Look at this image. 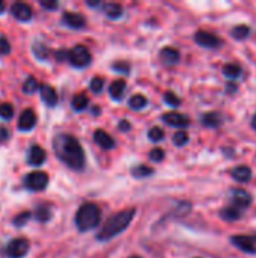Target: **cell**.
<instances>
[{"label": "cell", "instance_id": "6da1fadb", "mask_svg": "<svg viewBox=\"0 0 256 258\" xmlns=\"http://www.w3.org/2000/svg\"><path fill=\"white\" fill-rule=\"evenodd\" d=\"M53 150L59 160H62L68 168L74 171H81L84 168V151L74 136L68 133H57L53 139Z\"/></svg>", "mask_w": 256, "mask_h": 258}, {"label": "cell", "instance_id": "7a4b0ae2", "mask_svg": "<svg viewBox=\"0 0 256 258\" xmlns=\"http://www.w3.org/2000/svg\"><path fill=\"white\" fill-rule=\"evenodd\" d=\"M136 215V209H125L116 215H113L104 225L103 228L100 230V233L97 234V239L100 242H106V240H110L113 237H116L118 234H121L133 221Z\"/></svg>", "mask_w": 256, "mask_h": 258}, {"label": "cell", "instance_id": "3957f363", "mask_svg": "<svg viewBox=\"0 0 256 258\" xmlns=\"http://www.w3.org/2000/svg\"><path fill=\"white\" fill-rule=\"evenodd\" d=\"M101 221V210L94 203H86L80 206L75 213V225L80 231H89L95 228Z\"/></svg>", "mask_w": 256, "mask_h": 258}, {"label": "cell", "instance_id": "277c9868", "mask_svg": "<svg viewBox=\"0 0 256 258\" xmlns=\"http://www.w3.org/2000/svg\"><path fill=\"white\" fill-rule=\"evenodd\" d=\"M68 60L71 62V65L77 68H84L91 63L92 56H91V51L84 45H75L72 50L68 51Z\"/></svg>", "mask_w": 256, "mask_h": 258}, {"label": "cell", "instance_id": "5b68a950", "mask_svg": "<svg viewBox=\"0 0 256 258\" xmlns=\"http://www.w3.org/2000/svg\"><path fill=\"white\" fill-rule=\"evenodd\" d=\"M231 245L238 248L240 251L246 254L256 255V234L255 236H247V234H237L231 237Z\"/></svg>", "mask_w": 256, "mask_h": 258}, {"label": "cell", "instance_id": "8992f818", "mask_svg": "<svg viewBox=\"0 0 256 258\" xmlns=\"http://www.w3.org/2000/svg\"><path fill=\"white\" fill-rule=\"evenodd\" d=\"M48 184V175L42 171H35V172H30L26 175L24 178V186L29 189V190H44Z\"/></svg>", "mask_w": 256, "mask_h": 258}, {"label": "cell", "instance_id": "52a82bcc", "mask_svg": "<svg viewBox=\"0 0 256 258\" xmlns=\"http://www.w3.org/2000/svg\"><path fill=\"white\" fill-rule=\"evenodd\" d=\"M229 200H231V206L240 209L241 212L249 209L252 201H253L252 195L247 190H244V189H231Z\"/></svg>", "mask_w": 256, "mask_h": 258}, {"label": "cell", "instance_id": "ba28073f", "mask_svg": "<svg viewBox=\"0 0 256 258\" xmlns=\"http://www.w3.org/2000/svg\"><path fill=\"white\" fill-rule=\"evenodd\" d=\"M29 252V240L27 239H14L6 246V255L9 258H23Z\"/></svg>", "mask_w": 256, "mask_h": 258}, {"label": "cell", "instance_id": "9c48e42d", "mask_svg": "<svg viewBox=\"0 0 256 258\" xmlns=\"http://www.w3.org/2000/svg\"><path fill=\"white\" fill-rule=\"evenodd\" d=\"M195 41H196V44H199L201 47L213 48V50H216V48H219V47L222 45V39H220L217 35H214V33H211V32H207V30H199V32H196V33H195Z\"/></svg>", "mask_w": 256, "mask_h": 258}, {"label": "cell", "instance_id": "30bf717a", "mask_svg": "<svg viewBox=\"0 0 256 258\" xmlns=\"http://www.w3.org/2000/svg\"><path fill=\"white\" fill-rule=\"evenodd\" d=\"M163 121L172 127H187L190 124V118L180 112H167L163 115Z\"/></svg>", "mask_w": 256, "mask_h": 258}, {"label": "cell", "instance_id": "8fae6325", "mask_svg": "<svg viewBox=\"0 0 256 258\" xmlns=\"http://www.w3.org/2000/svg\"><path fill=\"white\" fill-rule=\"evenodd\" d=\"M11 14L20 21H29L32 18V8L26 3L18 2L11 6Z\"/></svg>", "mask_w": 256, "mask_h": 258}, {"label": "cell", "instance_id": "7c38bea8", "mask_svg": "<svg viewBox=\"0 0 256 258\" xmlns=\"http://www.w3.org/2000/svg\"><path fill=\"white\" fill-rule=\"evenodd\" d=\"M39 92H41V98H42V101L47 104V106H50V107H54L56 104H57V100H59V97H57V92H56V89L53 88V86H50V85H39Z\"/></svg>", "mask_w": 256, "mask_h": 258}, {"label": "cell", "instance_id": "4fadbf2b", "mask_svg": "<svg viewBox=\"0 0 256 258\" xmlns=\"http://www.w3.org/2000/svg\"><path fill=\"white\" fill-rule=\"evenodd\" d=\"M36 125V115L32 109H26L18 119V128L23 132H29Z\"/></svg>", "mask_w": 256, "mask_h": 258}, {"label": "cell", "instance_id": "5bb4252c", "mask_svg": "<svg viewBox=\"0 0 256 258\" xmlns=\"http://www.w3.org/2000/svg\"><path fill=\"white\" fill-rule=\"evenodd\" d=\"M45 157H47V153L42 147L39 145H33L30 150H29V163L32 166H39L45 162Z\"/></svg>", "mask_w": 256, "mask_h": 258}, {"label": "cell", "instance_id": "9a60e30c", "mask_svg": "<svg viewBox=\"0 0 256 258\" xmlns=\"http://www.w3.org/2000/svg\"><path fill=\"white\" fill-rule=\"evenodd\" d=\"M231 177L238 183H247L252 178V169L246 165H240L231 169Z\"/></svg>", "mask_w": 256, "mask_h": 258}, {"label": "cell", "instance_id": "2e32d148", "mask_svg": "<svg viewBox=\"0 0 256 258\" xmlns=\"http://www.w3.org/2000/svg\"><path fill=\"white\" fill-rule=\"evenodd\" d=\"M94 139H95V142H97L101 148H104V150H112V148L115 147V139H113L109 133H106L104 130H95Z\"/></svg>", "mask_w": 256, "mask_h": 258}, {"label": "cell", "instance_id": "e0dca14e", "mask_svg": "<svg viewBox=\"0 0 256 258\" xmlns=\"http://www.w3.org/2000/svg\"><path fill=\"white\" fill-rule=\"evenodd\" d=\"M220 218L226 222H235V221H240L243 218V212L234 206H228V207H223L220 210Z\"/></svg>", "mask_w": 256, "mask_h": 258}, {"label": "cell", "instance_id": "ac0fdd59", "mask_svg": "<svg viewBox=\"0 0 256 258\" xmlns=\"http://www.w3.org/2000/svg\"><path fill=\"white\" fill-rule=\"evenodd\" d=\"M63 23L68 26V27H72V29H81L84 26V18L83 15L80 14H75V12H65L63 17H62Z\"/></svg>", "mask_w": 256, "mask_h": 258}, {"label": "cell", "instance_id": "d6986e66", "mask_svg": "<svg viewBox=\"0 0 256 258\" xmlns=\"http://www.w3.org/2000/svg\"><path fill=\"white\" fill-rule=\"evenodd\" d=\"M180 51L174 47H164L161 51H160V59L164 62V63H169V65H174V63H178L180 62Z\"/></svg>", "mask_w": 256, "mask_h": 258}, {"label": "cell", "instance_id": "ffe728a7", "mask_svg": "<svg viewBox=\"0 0 256 258\" xmlns=\"http://www.w3.org/2000/svg\"><path fill=\"white\" fill-rule=\"evenodd\" d=\"M202 124L210 128H217L223 124V116L220 112H208L202 116Z\"/></svg>", "mask_w": 256, "mask_h": 258}, {"label": "cell", "instance_id": "44dd1931", "mask_svg": "<svg viewBox=\"0 0 256 258\" xmlns=\"http://www.w3.org/2000/svg\"><path fill=\"white\" fill-rule=\"evenodd\" d=\"M249 35H250V27L246 24H238L231 29V36L237 41H244L246 38H249Z\"/></svg>", "mask_w": 256, "mask_h": 258}, {"label": "cell", "instance_id": "7402d4cb", "mask_svg": "<svg viewBox=\"0 0 256 258\" xmlns=\"http://www.w3.org/2000/svg\"><path fill=\"white\" fill-rule=\"evenodd\" d=\"M241 73H243V70L238 63H226L223 67V76L231 80H237L241 76Z\"/></svg>", "mask_w": 256, "mask_h": 258}, {"label": "cell", "instance_id": "603a6c76", "mask_svg": "<svg viewBox=\"0 0 256 258\" xmlns=\"http://www.w3.org/2000/svg\"><path fill=\"white\" fill-rule=\"evenodd\" d=\"M104 12H106V15H107L109 18H112V20L121 18L122 14H124L122 6H121L119 3H107V5L104 6Z\"/></svg>", "mask_w": 256, "mask_h": 258}, {"label": "cell", "instance_id": "cb8c5ba5", "mask_svg": "<svg viewBox=\"0 0 256 258\" xmlns=\"http://www.w3.org/2000/svg\"><path fill=\"white\" fill-rule=\"evenodd\" d=\"M124 91H125V82L119 79V80H115V82L110 85L109 94L112 95V98H113V100H119V98L122 97Z\"/></svg>", "mask_w": 256, "mask_h": 258}, {"label": "cell", "instance_id": "d4e9b609", "mask_svg": "<svg viewBox=\"0 0 256 258\" xmlns=\"http://www.w3.org/2000/svg\"><path fill=\"white\" fill-rule=\"evenodd\" d=\"M146 103H148V100H146V97H145V95H142V94H136V95H133V97L130 98V101H128L130 107H131V109H134V110H140V109H143V107L146 106Z\"/></svg>", "mask_w": 256, "mask_h": 258}, {"label": "cell", "instance_id": "484cf974", "mask_svg": "<svg viewBox=\"0 0 256 258\" xmlns=\"http://www.w3.org/2000/svg\"><path fill=\"white\" fill-rule=\"evenodd\" d=\"M131 174H133V177H136V178H143V177L152 175V174H154V169L149 168V166H146V165H139V166L133 168Z\"/></svg>", "mask_w": 256, "mask_h": 258}, {"label": "cell", "instance_id": "4316f807", "mask_svg": "<svg viewBox=\"0 0 256 258\" xmlns=\"http://www.w3.org/2000/svg\"><path fill=\"white\" fill-rule=\"evenodd\" d=\"M88 103H89V100H88V97H86L84 94H77V95L74 97V100H72V107H74L75 110L80 112V110L86 109Z\"/></svg>", "mask_w": 256, "mask_h": 258}, {"label": "cell", "instance_id": "83f0119b", "mask_svg": "<svg viewBox=\"0 0 256 258\" xmlns=\"http://www.w3.org/2000/svg\"><path fill=\"white\" fill-rule=\"evenodd\" d=\"M33 53H35V56L38 57V59H41V60H45L47 57H48V48L44 45V44H41V42H35L33 44Z\"/></svg>", "mask_w": 256, "mask_h": 258}, {"label": "cell", "instance_id": "f1b7e54d", "mask_svg": "<svg viewBox=\"0 0 256 258\" xmlns=\"http://www.w3.org/2000/svg\"><path fill=\"white\" fill-rule=\"evenodd\" d=\"M35 216H36V219H38L39 222H47V221L50 219L51 213H50V209H47L45 206H39V207L36 209Z\"/></svg>", "mask_w": 256, "mask_h": 258}, {"label": "cell", "instance_id": "f546056e", "mask_svg": "<svg viewBox=\"0 0 256 258\" xmlns=\"http://www.w3.org/2000/svg\"><path fill=\"white\" fill-rule=\"evenodd\" d=\"M148 138H149V141H152V142H160V141H163V138H164V132H163L160 127H152V128L148 132Z\"/></svg>", "mask_w": 256, "mask_h": 258}, {"label": "cell", "instance_id": "4dcf8cb0", "mask_svg": "<svg viewBox=\"0 0 256 258\" xmlns=\"http://www.w3.org/2000/svg\"><path fill=\"white\" fill-rule=\"evenodd\" d=\"M14 115V107L9 103H0V118L3 119H11Z\"/></svg>", "mask_w": 256, "mask_h": 258}, {"label": "cell", "instance_id": "1f68e13d", "mask_svg": "<svg viewBox=\"0 0 256 258\" xmlns=\"http://www.w3.org/2000/svg\"><path fill=\"white\" fill-rule=\"evenodd\" d=\"M38 88H39V85H38V82L35 80V77H27L26 82H24L23 91H24L26 94H32V92H35Z\"/></svg>", "mask_w": 256, "mask_h": 258}, {"label": "cell", "instance_id": "d6a6232c", "mask_svg": "<svg viewBox=\"0 0 256 258\" xmlns=\"http://www.w3.org/2000/svg\"><path fill=\"white\" fill-rule=\"evenodd\" d=\"M189 142V135L186 133V132H177L175 135H174V144L177 145V147H184L186 144Z\"/></svg>", "mask_w": 256, "mask_h": 258}, {"label": "cell", "instance_id": "836d02e7", "mask_svg": "<svg viewBox=\"0 0 256 258\" xmlns=\"http://www.w3.org/2000/svg\"><path fill=\"white\" fill-rule=\"evenodd\" d=\"M164 101H166L170 107H178V106L181 104V100H180L174 92H170V91L164 92Z\"/></svg>", "mask_w": 256, "mask_h": 258}, {"label": "cell", "instance_id": "e575fe53", "mask_svg": "<svg viewBox=\"0 0 256 258\" xmlns=\"http://www.w3.org/2000/svg\"><path fill=\"white\" fill-rule=\"evenodd\" d=\"M30 216H32L30 212H23V213H20V215H17V216L14 218V224H15L17 227H23V225H26V224L29 222Z\"/></svg>", "mask_w": 256, "mask_h": 258}, {"label": "cell", "instance_id": "d590c367", "mask_svg": "<svg viewBox=\"0 0 256 258\" xmlns=\"http://www.w3.org/2000/svg\"><path fill=\"white\" fill-rule=\"evenodd\" d=\"M103 85H104L103 77H94L92 82H91V91L95 92V94H98V92L103 91Z\"/></svg>", "mask_w": 256, "mask_h": 258}, {"label": "cell", "instance_id": "8d00e7d4", "mask_svg": "<svg viewBox=\"0 0 256 258\" xmlns=\"http://www.w3.org/2000/svg\"><path fill=\"white\" fill-rule=\"evenodd\" d=\"M149 159H151L152 162H161V160L164 159V151H163L161 148H154V150H151V153H149Z\"/></svg>", "mask_w": 256, "mask_h": 258}, {"label": "cell", "instance_id": "74e56055", "mask_svg": "<svg viewBox=\"0 0 256 258\" xmlns=\"http://www.w3.org/2000/svg\"><path fill=\"white\" fill-rule=\"evenodd\" d=\"M11 53V44L5 36H0V54H9Z\"/></svg>", "mask_w": 256, "mask_h": 258}, {"label": "cell", "instance_id": "f35d334b", "mask_svg": "<svg viewBox=\"0 0 256 258\" xmlns=\"http://www.w3.org/2000/svg\"><path fill=\"white\" fill-rule=\"evenodd\" d=\"M113 68L116 70V71H119V73H128L130 71V65L128 63H125V62H118V63H115L113 65Z\"/></svg>", "mask_w": 256, "mask_h": 258}, {"label": "cell", "instance_id": "ab89813d", "mask_svg": "<svg viewBox=\"0 0 256 258\" xmlns=\"http://www.w3.org/2000/svg\"><path fill=\"white\" fill-rule=\"evenodd\" d=\"M41 6L45 9H56L57 8V2H47V0H41Z\"/></svg>", "mask_w": 256, "mask_h": 258}, {"label": "cell", "instance_id": "60d3db41", "mask_svg": "<svg viewBox=\"0 0 256 258\" xmlns=\"http://www.w3.org/2000/svg\"><path fill=\"white\" fill-rule=\"evenodd\" d=\"M237 91H238V85H237V83L229 82V83L226 85V92H228V94H234V92H237Z\"/></svg>", "mask_w": 256, "mask_h": 258}, {"label": "cell", "instance_id": "b9f144b4", "mask_svg": "<svg viewBox=\"0 0 256 258\" xmlns=\"http://www.w3.org/2000/svg\"><path fill=\"white\" fill-rule=\"evenodd\" d=\"M9 139V132L5 127H0V142H6Z\"/></svg>", "mask_w": 256, "mask_h": 258}, {"label": "cell", "instance_id": "7bdbcfd3", "mask_svg": "<svg viewBox=\"0 0 256 258\" xmlns=\"http://www.w3.org/2000/svg\"><path fill=\"white\" fill-rule=\"evenodd\" d=\"M119 128H121V130H124V132H128V130L131 128V125H130V122H127V121L124 119V121L119 124Z\"/></svg>", "mask_w": 256, "mask_h": 258}, {"label": "cell", "instance_id": "ee69618b", "mask_svg": "<svg viewBox=\"0 0 256 258\" xmlns=\"http://www.w3.org/2000/svg\"><path fill=\"white\" fill-rule=\"evenodd\" d=\"M5 9H6V5H5V2H2V0H0V14H2Z\"/></svg>", "mask_w": 256, "mask_h": 258}, {"label": "cell", "instance_id": "f6af8a7d", "mask_svg": "<svg viewBox=\"0 0 256 258\" xmlns=\"http://www.w3.org/2000/svg\"><path fill=\"white\" fill-rule=\"evenodd\" d=\"M252 128L256 130V113L253 115V118H252Z\"/></svg>", "mask_w": 256, "mask_h": 258}, {"label": "cell", "instance_id": "bcb514c9", "mask_svg": "<svg viewBox=\"0 0 256 258\" xmlns=\"http://www.w3.org/2000/svg\"><path fill=\"white\" fill-rule=\"evenodd\" d=\"M130 258H142V257H139V255H133V257H130Z\"/></svg>", "mask_w": 256, "mask_h": 258}]
</instances>
